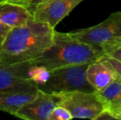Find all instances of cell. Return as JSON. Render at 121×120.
Instances as JSON below:
<instances>
[{
    "mask_svg": "<svg viewBox=\"0 0 121 120\" xmlns=\"http://www.w3.org/2000/svg\"><path fill=\"white\" fill-rule=\"evenodd\" d=\"M54 28L32 18L13 28L0 46V65L32 62L40 57L54 41Z\"/></svg>",
    "mask_w": 121,
    "mask_h": 120,
    "instance_id": "1",
    "label": "cell"
},
{
    "mask_svg": "<svg viewBox=\"0 0 121 120\" xmlns=\"http://www.w3.org/2000/svg\"><path fill=\"white\" fill-rule=\"evenodd\" d=\"M103 54L93 47L74 38L70 33L54 32L51 46L32 63L45 66L49 71L73 65L91 63L101 57Z\"/></svg>",
    "mask_w": 121,
    "mask_h": 120,
    "instance_id": "2",
    "label": "cell"
},
{
    "mask_svg": "<svg viewBox=\"0 0 121 120\" xmlns=\"http://www.w3.org/2000/svg\"><path fill=\"white\" fill-rule=\"evenodd\" d=\"M69 33L104 55H109L121 48V12L111 13L107 19L96 26Z\"/></svg>",
    "mask_w": 121,
    "mask_h": 120,
    "instance_id": "3",
    "label": "cell"
},
{
    "mask_svg": "<svg viewBox=\"0 0 121 120\" xmlns=\"http://www.w3.org/2000/svg\"><path fill=\"white\" fill-rule=\"evenodd\" d=\"M89 63L59 67L50 71L49 81L39 87L46 92L86 91L93 92L94 88L86 79V69Z\"/></svg>",
    "mask_w": 121,
    "mask_h": 120,
    "instance_id": "4",
    "label": "cell"
},
{
    "mask_svg": "<svg viewBox=\"0 0 121 120\" xmlns=\"http://www.w3.org/2000/svg\"><path fill=\"white\" fill-rule=\"evenodd\" d=\"M59 98V105L68 109L73 119H89L96 120L105 109V106L96 91H61L54 92Z\"/></svg>",
    "mask_w": 121,
    "mask_h": 120,
    "instance_id": "5",
    "label": "cell"
},
{
    "mask_svg": "<svg viewBox=\"0 0 121 120\" xmlns=\"http://www.w3.org/2000/svg\"><path fill=\"white\" fill-rule=\"evenodd\" d=\"M30 62L14 65H0V93L37 92L38 86L30 79Z\"/></svg>",
    "mask_w": 121,
    "mask_h": 120,
    "instance_id": "6",
    "label": "cell"
},
{
    "mask_svg": "<svg viewBox=\"0 0 121 120\" xmlns=\"http://www.w3.org/2000/svg\"><path fill=\"white\" fill-rule=\"evenodd\" d=\"M83 0H45L38 3L31 10L32 16L37 21L47 23L51 27L66 17Z\"/></svg>",
    "mask_w": 121,
    "mask_h": 120,
    "instance_id": "7",
    "label": "cell"
},
{
    "mask_svg": "<svg viewBox=\"0 0 121 120\" xmlns=\"http://www.w3.org/2000/svg\"><path fill=\"white\" fill-rule=\"evenodd\" d=\"M58 105L59 98L56 93L46 92L39 88L35 97L17 111L16 117L26 120H49Z\"/></svg>",
    "mask_w": 121,
    "mask_h": 120,
    "instance_id": "8",
    "label": "cell"
},
{
    "mask_svg": "<svg viewBox=\"0 0 121 120\" xmlns=\"http://www.w3.org/2000/svg\"><path fill=\"white\" fill-rule=\"evenodd\" d=\"M117 77L118 74L103 57L89 63L86 69V79L96 91L105 89Z\"/></svg>",
    "mask_w": 121,
    "mask_h": 120,
    "instance_id": "9",
    "label": "cell"
},
{
    "mask_svg": "<svg viewBox=\"0 0 121 120\" xmlns=\"http://www.w3.org/2000/svg\"><path fill=\"white\" fill-rule=\"evenodd\" d=\"M32 17L31 12L23 5L8 0L0 3V20L11 28L26 24Z\"/></svg>",
    "mask_w": 121,
    "mask_h": 120,
    "instance_id": "10",
    "label": "cell"
},
{
    "mask_svg": "<svg viewBox=\"0 0 121 120\" xmlns=\"http://www.w3.org/2000/svg\"><path fill=\"white\" fill-rule=\"evenodd\" d=\"M37 92H5L0 93V110L16 116L24 104L31 101Z\"/></svg>",
    "mask_w": 121,
    "mask_h": 120,
    "instance_id": "11",
    "label": "cell"
},
{
    "mask_svg": "<svg viewBox=\"0 0 121 120\" xmlns=\"http://www.w3.org/2000/svg\"><path fill=\"white\" fill-rule=\"evenodd\" d=\"M97 92L105 104V109L113 113L117 119H120L121 114V77L118 76L108 87Z\"/></svg>",
    "mask_w": 121,
    "mask_h": 120,
    "instance_id": "12",
    "label": "cell"
},
{
    "mask_svg": "<svg viewBox=\"0 0 121 120\" xmlns=\"http://www.w3.org/2000/svg\"><path fill=\"white\" fill-rule=\"evenodd\" d=\"M28 75L30 80L39 87L45 84L49 81L50 77V71L45 66L30 62V66L28 70Z\"/></svg>",
    "mask_w": 121,
    "mask_h": 120,
    "instance_id": "13",
    "label": "cell"
},
{
    "mask_svg": "<svg viewBox=\"0 0 121 120\" xmlns=\"http://www.w3.org/2000/svg\"><path fill=\"white\" fill-rule=\"evenodd\" d=\"M73 119L70 111L62 105H58L51 113L49 120H70Z\"/></svg>",
    "mask_w": 121,
    "mask_h": 120,
    "instance_id": "14",
    "label": "cell"
},
{
    "mask_svg": "<svg viewBox=\"0 0 121 120\" xmlns=\"http://www.w3.org/2000/svg\"><path fill=\"white\" fill-rule=\"evenodd\" d=\"M103 58L111 65V67L116 72L118 76L121 77V61L115 58H113L110 55H105V56H103Z\"/></svg>",
    "mask_w": 121,
    "mask_h": 120,
    "instance_id": "15",
    "label": "cell"
},
{
    "mask_svg": "<svg viewBox=\"0 0 121 120\" xmlns=\"http://www.w3.org/2000/svg\"><path fill=\"white\" fill-rule=\"evenodd\" d=\"M8 1L22 4V5H23V6L26 7L30 11H31L34 7L36 6L38 3H41V2L45 1V0H8Z\"/></svg>",
    "mask_w": 121,
    "mask_h": 120,
    "instance_id": "16",
    "label": "cell"
},
{
    "mask_svg": "<svg viewBox=\"0 0 121 120\" xmlns=\"http://www.w3.org/2000/svg\"><path fill=\"white\" fill-rule=\"evenodd\" d=\"M13 28H11L10 26H8V25H6L5 23H3V21L0 20V46L3 44V42L5 41L6 38L8 37L9 32L11 31V30Z\"/></svg>",
    "mask_w": 121,
    "mask_h": 120,
    "instance_id": "17",
    "label": "cell"
},
{
    "mask_svg": "<svg viewBox=\"0 0 121 120\" xmlns=\"http://www.w3.org/2000/svg\"><path fill=\"white\" fill-rule=\"evenodd\" d=\"M97 119H100V120H109V119H117V118L115 117V115L111 113L110 111H109L108 109H105L100 115L97 117Z\"/></svg>",
    "mask_w": 121,
    "mask_h": 120,
    "instance_id": "18",
    "label": "cell"
},
{
    "mask_svg": "<svg viewBox=\"0 0 121 120\" xmlns=\"http://www.w3.org/2000/svg\"><path fill=\"white\" fill-rule=\"evenodd\" d=\"M110 56L113 57V58H115L121 61V48H119L118 50H115L114 52H112L110 54H109Z\"/></svg>",
    "mask_w": 121,
    "mask_h": 120,
    "instance_id": "19",
    "label": "cell"
},
{
    "mask_svg": "<svg viewBox=\"0 0 121 120\" xmlns=\"http://www.w3.org/2000/svg\"><path fill=\"white\" fill-rule=\"evenodd\" d=\"M3 1H4V0H0V3H1V2H3Z\"/></svg>",
    "mask_w": 121,
    "mask_h": 120,
    "instance_id": "20",
    "label": "cell"
}]
</instances>
